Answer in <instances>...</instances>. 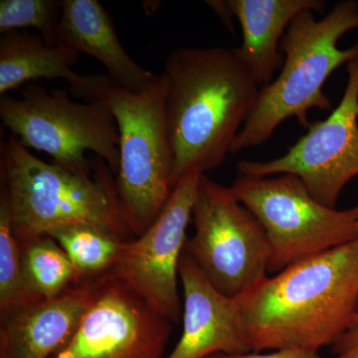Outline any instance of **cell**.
<instances>
[{
	"label": "cell",
	"mask_w": 358,
	"mask_h": 358,
	"mask_svg": "<svg viewBox=\"0 0 358 358\" xmlns=\"http://www.w3.org/2000/svg\"><path fill=\"white\" fill-rule=\"evenodd\" d=\"M251 352L334 346L358 308V239L268 275L234 299Z\"/></svg>",
	"instance_id": "6da1fadb"
},
{
	"label": "cell",
	"mask_w": 358,
	"mask_h": 358,
	"mask_svg": "<svg viewBox=\"0 0 358 358\" xmlns=\"http://www.w3.org/2000/svg\"><path fill=\"white\" fill-rule=\"evenodd\" d=\"M162 74L173 188L187 174H205L223 164L255 108L261 87L236 48L176 49Z\"/></svg>",
	"instance_id": "7a4b0ae2"
},
{
	"label": "cell",
	"mask_w": 358,
	"mask_h": 358,
	"mask_svg": "<svg viewBox=\"0 0 358 358\" xmlns=\"http://www.w3.org/2000/svg\"><path fill=\"white\" fill-rule=\"evenodd\" d=\"M0 176L21 244L70 225H90L129 241L114 173L96 157L89 171H72L31 154L14 136L1 141Z\"/></svg>",
	"instance_id": "3957f363"
},
{
	"label": "cell",
	"mask_w": 358,
	"mask_h": 358,
	"mask_svg": "<svg viewBox=\"0 0 358 358\" xmlns=\"http://www.w3.org/2000/svg\"><path fill=\"white\" fill-rule=\"evenodd\" d=\"M70 93L101 102L114 115L120 134L115 185L124 222L141 236L155 222L173 192V152L166 124L167 81L164 74L141 92L129 91L108 75H88Z\"/></svg>",
	"instance_id": "277c9868"
},
{
	"label": "cell",
	"mask_w": 358,
	"mask_h": 358,
	"mask_svg": "<svg viewBox=\"0 0 358 358\" xmlns=\"http://www.w3.org/2000/svg\"><path fill=\"white\" fill-rule=\"evenodd\" d=\"M358 29V3L341 1L320 20L312 10L296 16L282 37L284 63L280 74L261 87L253 112L238 134L231 152L263 145L282 122L291 117L310 127V110H329L333 103L324 94L327 78L358 56V43L339 49V39Z\"/></svg>",
	"instance_id": "5b68a950"
},
{
	"label": "cell",
	"mask_w": 358,
	"mask_h": 358,
	"mask_svg": "<svg viewBox=\"0 0 358 358\" xmlns=\"http://www.w3.org/2000/svg\"><path fill=\"white\" fill-rule=\"evenodd\" d=\"M0 119L26 148L50 155L72 169L94 166L88 152L105 160L115 176L120 164V134L114 115L101 102H77L63 90L29 85L20 98H0Z\"/></svg>",
	"instance_id": "8992f818"
},
{
	"label": "cell",
	"mask_w": 358,
	"mask_h": 358,
	"mask_svg": "<svg viewBox=\"0 0 358 358\" xmlns=\"http://www.w3.org/2000/svg\"><path fill=\"white\" fill-rule=\"evenodd\" d=\"M231 188L265 232L268 274L358 239L357 207L338 210L320 203L293 174H238Z\"/></svg>",
	"instance_id": "52a82bcc"
},
{
	"label": "cell",
	"mask_w": 358,
	"mask_h": 358,
	"mask_svg": "<svg viewBox=\"0 0 358 358\" xmlns=\"http://www.w3.org/2000/svg\"><path fill=\"white\" fill-rule=\"evenodd\" d=\"M185 253L218 292L237 299L268 277V248L255 216L232 188L201 174Z\"/></svg>",
	"instance_id": "ba28073f"
},
{
	"label": "cell",
	"mask_w": 358,
	"mask_h": 358,
	"mask_svg": "<svg viewBox=\"0 0 358 358\" xmlns=\"http://www.w3.org/2000/svg\"><path fill=\"white\" fill-rule=\"evenodd\" d=\"M348 75L341 103L326 120L310 122L307 134L278 159L240 160L238 173L252 178L293 174L313 199L336 208L343 188L358 176V56L348 63Z\"/></svg>",
	"instance_id": "9c48e42d"
},
{
	"label": "cell",
	"mask_w": 358,
	"mask_h": 358,
	"mask_svg": "<svg viewBox=\"0 0 358 358\" xmlns=\"http://www.w3.org/2000/svg\"><path fill=\"white\" fill-rule=\"evenodd\" d=\"M201 174H187L174 186L166 206L145 233L124 243L107 275L128 285L173 324L182 319L178 293L179 261L192 220Z\"/></svg>",
	"instance_id": "30bf717a"
},
{
	"label": "cell",
	"mask_w": 358,
	"mask_h": 358,
	"mask_svg": "<svg viewBox=\"0 0 358 358\" xmlns=\"http://www.w3.org/2000/svg\"><path fill=\"white\" fill-rule=\"evenodd\" d=\"M173 324L128 285L102 275L76 333L51 358H164Z\"/></svg>",
	"instance_id": "8fae6325"
},
{
	"label": "cell",
	"mask_w": 358,
	"mask_h": 358,
	"mask_svg": "<svg viewBox=\"0 0 358 358\" xmlns=\"http://www.w3.org/2000/svg\"><path fill=\"white\" fill-rule=\"evenodd\" d=\"M101 275L85 278L56 298L0 319V358H51L73 338L95 299Z\"/></svg>",
	"instance_id": "7c38bea8"
},
{
	"label": "cell",
	"mask_w": 358,
	"mask_h": 358,
	"mask_svg": "<svg viewBox=\"0 0 358 358\" xmlns=\"http://www.w3.org/2000/svg\"><path fill=\"white\" fill-rule=\"evenodd\" d=\"M178 275L183 289L182 336L164 358L251 352L240 329L234 299L214 288L185 250Z\"/></svg>",
	"instance_id": "4fadbf2b"
},
{
	"label": "cell",
	"mask_w": 358,
	"mask_h": 358,
	"mask_svg": "<svg viewBox=\"0 0 358 358\" xmlns=\"http://www.w3.org/2000/svg\"><path fill=\"white\" fill-rule=\"evenodd\" d=\"M226 25L236 18L242 31L238 56L251 71L257 83L263 87L275 79L281 70L284 55L280 45L292 21L305 10L322 13V0H223L207 1Z\"/></svg>",
	"instance_id": "5bb4252c"
},
{
	"label": "cell",
	"mask_w": 358,
	"mask_h": 358,
	"mask_svg": "<svg viewBox=\"0 0 358 358\" xmlns=\"http://www.w3.org/2000/svg\"><path fill=\"white\" fill-rule=\"evenodd\" d=\"M56 44L95 58L122 88L141 92L159 75L134 62L120 41L109 13L98 0H62Z\"/></svg>",
	"instance_id": "9a60e30c"
},
{
	"label": "cell",
	"mask_w": 358,
	"mask_h": 358,
	"mask_svg": "<svg viewBox=\"0 0 358 358\" xmlns=\"http://www.w3.org/2000/svg\"><path fill=\"white\" fill-rule=\"evenodd\" d=\"M79 54L60 44H49L40 34L13 31L0 37V96L38 79H63L70 88L83 75L72 67Z\"/></svg>",
	"instance_id": "2e32d148"
},
{
	"label": "cell",
	"mask_w": 358,
	"mask_h": 358,
	"mask_svg": "<svg viewBox=\"0 0 358 358\" xmlns=\"http://www.w3.org/2000/svg\"><path fill=\"white\" fill-rule=\"evenodd\" d=\"M21 246L26 281L41 300L56 298L85 279L52 238H37Z\"/></svg>",
	"instance_id": "e0dca14e"
},
{
	"label": "cell",
	"mask_w": 358,
	"mask_h": 358,
	"mask_svg": "<svg viewBox=\"0 0 358 358\" xmlns=\"http://www.w3.org/2000/svg\"><path fill=\"white\" fill-rule=\"evenodd\" d=\"M47 236L57 242L83 278L107 274L128 241L90 225H70Z\"/></svg>",
	"instance_id": "ac0fdd59"
},
{
	"label": "cell",
	"mask_w": 358,
	"mask_h": 358,
	"mask_svg": "<svg viewBox=\"0 0 358 358\" xmlns=\"http://www.w3.org/2000/svg\"><path fill=\"white\" fill-rule=\"evenodd\" d=\"M41 301L26 281L22 246L13 232L6 186L0 192V319Z\"/></svg>",
	"instance_id": "d6986e66"
},
{
	"label": "cell",
	"mask_w": 358,
	"mask_h": 358,
	"mask_svg": "<svg viewBox=\"0 0 358 358\" xmlns=\"http://www.w3.org/2000/svg\"><path fill=\"white\" fill-rule=\"evenodd\" d=\"M62 0H1L0 32L34 28L49 44H56Z\"/></svg>",
	"instance_id": "ffe728a7"
},
{
	"label": "cell",
	"mask_w": 358,
	"mask_h": 358,
	"mask_svg": "<svg viewBox=\"0 0 358 358\" xmlns=\"http://www.w3.org/2000/svg\"><path fill=\"white\" fill-rule=\"evenodd\" d=\"M334 358H358V308L352 327L333 346Z\"/></svg>",
	"instance_id": "44dd1931"
},
{
	"label": "cell",
	"mask_w": 358,
	"mask_h": 358,
	"mask_svg": "<svg viewBox=\"0 0 358 358\" xmlns=\"http://www.w3.org/2000/svg\"><path fill=\"white\" fill-rule=\"evenodd\" d=\"M205 358H320L319 353L303 352V350H275L271 353L247 352L229 355V353H214Z\"/></svg>",
	"instance_id": "7402d4cb"
},
{
	"label": "cell",
	"mask_w": 358,
	"mask_h": 358,
	"mask_svg": "<svg viewBox=\"0 0 358 358\" xmlns=\"http://www.w3.org/2000/svg\"><path fill=\"white\" fill-rule=\"evenodd\" d=\"M357 209H358V206H357Z\"/></svg>",
	"instance_id": "603a6c76"
}]
</instances>
